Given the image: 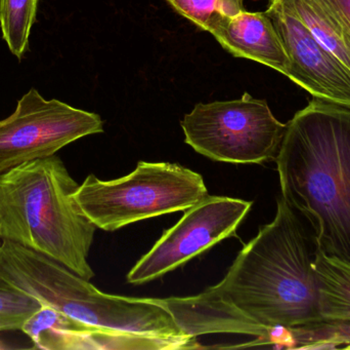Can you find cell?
<instances>
[{
  "label": "cell",
  "instance_id": "277c9868",
  "mask_svg": "<svg viewBox=\"0 0 350 350\" xmlns=\"http://www.w3.org/2000/svg\"><path fill=\"white\" fill-rule=\"evenodd\" d=\"M78 187L55 155L0 174V240L41 253L90 281L96 227L74 199Z\"/></svg>",
  "mask_w": 350,
  "mask_h": 350
},
{
  "label": "cell",
  "instance_id": "ac0fdd59",
  "mask_svg": "<svg viewBox=\"0 0 350 350\" xmlns=\"http://www.w3.org/2000/svg\"><path fill=\"white\" fill-rule=\"evenodd\" d=\"M350 34V0H323Z\"/></svg>",
  "mask_w": 350,
  "mask_h": 350
},
{
  "label": "cell",
  "instance_id": "2e32d148",
  "mask_svg": "<svg viewBox=\"0 0 350 350\" xmlns=\"http://www.w3.org/2000/svg\"><path fill=\"white\" fill-rule=\"evenodd\" d=\"M183 18L209 32L222 18L244 10L243 0H167Z\"/></svg>",
  "mask_w": 350,
  "mask_h": 350
},
{
  "label": "cell",
  "instance_id": "4fadbf2b",
  "mask_svg": "<svg viewBox=\"0 0 350 350\" xmlns=\"http://www.w3.org/2000/svg\"><path fill=\"white\" fill-rule=\"evenodd\" d=\"M350 72V34L323 0H282Z\"/></svg>",
  "mask_w": 350,
  "mask_h": 350
},
{
  "label": "cell",
  "instance_id": "9c48e42d",
  "mask_svg": "<svg viewBox=\"0 0 350 350\" xmlns=\"http://www.w3.org/2000/svg\"><path fill=\"white\" fill-rule=\"evenodd\" d=\"M271 18L289 59L287 77L314 98L350 108V72L282 0H269Z\"/></svg>",
  "mask_w": 350,
  "mask_h": 350
},
{
  "label": "cell",
  "instance_id": "e0dca14e",
  "mask_svg": "<svg viewBox=\"0 0 350 350\" xmlns=\"http://www.w3.org/2000/svg\"><path fill=\"white\" fill-rule=\"evenodd\" d=\"M40 306L35 298L0 277V332L21 330L24 323Z\"/></svg>",
  "mask_w": 350,
  "mask_h": 350
},
{
  "label": "cell",
  "instance_id": "8992f818",
  "mask_svg": "<svg viewBox=\"0 0 350 350\" xmlns=\"http://www.w3.org/2000/svg\"><path fill=\"white\" fill-rule=\"evenodd\" d=\"M196 152L228 164H261L275 160L286 131L265 100L248 92L238 100L200 103L180 123Z\"/></svg>",
  "mask_w": 350,
  "mask_h": 350
},
{
  "label": "cell",
  "instance_id": "7a4b0ae2",
  "mask_svg": "<svg viewBox=\"0 0 350 350\" xmlns=\"http://www.w3.org/2000/svg\"><path fill=\"white\" fill-rule=\"evenodd\" d=\"M275 160L282 197L312 225L314 247L350 261V108L310 101Z\"/></svg>",
  "mask_w": 350,
  "mask_h": 350
},
{
  "label": "cell",
  "instance_id": "8fae6325",
  "mask_svg": "<svg viewBox=\"0 0 350 350\" xmlns=\"http://www.w3.org/2000/svg\"><path fill=\"white\" fill-rule=\"evenodd\" d=\"M209 33L234 57L258 62L287 76L289 59L267 12L243 10L222 18Z\"/></svg>",
  "mask_w": 350,
  "mask_h": 350
},
{
  "label": "cell",
  "instance_id": "5bb4252c",
  "mask_svg": "<svg viewBox=\"0 0 350 350\" xmlns=\"http://www.w3.org/2000/svg\"><path fill=\"white\" fill-rule=\"evenodd\" d=\"M39 0H0V29L10 53L22 60L36 21Z\"/></svg>",
  "mask_w": 350,
  "mask_h": 350
},
{
  "label": "cell",
  "instance_id": "ba28073f",
  "mask_svg": "<svg viewBox=\"0 0 350 350\" xmlns=\"http://www.w3.org/2000/svg\"><path fill=\"white\" fill-rule=\"evenodd\" d=\"M252 207V201L208 195L183 212L153 248L127 275V283L139 286L160 279L236 234Z\"/></svg>",
  "mask_w": 350,
  "mask_h": 350
},
{
  "label": "cell",
  "instance_id": "5b68a950",
  "mask_svg": "<svg viewBox=\"0 0 350 350\" xmlns=\"http://www.w3.org/2000/svg\"><path fill=\"white\" fill-rule=\"evenodd\" d=\"M203 177L172 162H139L131 174L111 181L88 175L74 199L84 215L105 232L185 212L208 197Z\"/></svg>",
  "mask_w": 350,
  "mask_h": 350
},
{
  "label": "cell",
  "instance_id": "30bf717a",
  "mask_svg": "<svg viewBox=\"0 0 350 350\" xmlns=\"http://www.w3.org/2000/svg\"><path fill=\"white\" fill-rule=\"evenodd\" d=\"M21 331L35 347L46 350L148 349L151 342L90 326L47 305H41Z\"/></svg>",
  "mask_w": 350,
  "mask_h": 350
},
{
  "label": "cell",
  "instance_id": "7c38bea8",
  "mask_svg": "<svg viewBox=\"0 0 350 350\" xmlns=\"http://www.w3.org/2000/svg\"><path fill=\"white\" fill-rule=\"evenodd\" d=\"M323 321H350V261L314 249L312 262Z\"/></svg>",
  "mask_w": 350,
  "mask_h": 350
},
{
  "label": "cell",
  "instance_id": "9a60e30c",
  "mask_svg": "<svg viewBox=\"0 0 350 350\" xmlns=\"http://www.w3.org/2000/svg\"><path fill=\"white\" fill-rule=\"evenodd\" d=\"M277 345H289L298 349L339 347L349 345L350 349V321H321L308 326L283 330Z\"/></svg>",
  "mask_w": 350,
  "mask_h": 350
},
{
  "label": "cell",
  "instance_id": "3957f363",
  "mask_svg": "<svg viewBox=\"0 0 350 350\" xmlns=\"http://www.w3.org/2000/svg\"><path fill=\"white\" fill-rule=\"evenodd\" d=\"M0 277L12 287L90 326L157 343L161 349H201L161 299L110 295L53 259L10 240L0 242Z\"/></svg>",
  "mask_w": 350,
  "mask_h": 350
},
{
  "label": "cell",
  "instance_id": "6da1fadb",
  "mask_svg": "<svg viewBox=\"0 0 350 350\" xmlns=\"http://www.w3.org/2000/svg\"><path fill=\"white\" fill-rule=\"evenodd\" d=\"M314 253L297 212L281 197L273 221L259 228L220 283L196 296L161 301L191 338L247 335L256 338L251 345H269L277 331L323 321Z\"/></svg>",
  "mask_w": 350,
  "mask_h": 350
},
{
  "label": "cell",
  "instance_id": "52a82bcc",
  "mask_svg": "<svg viewBox=\"0 0 350 350\" xmlns=\"http://www.w3.org/2000/svg\"><path fill=\"white\" fill-rule=\"evenodd\" d=\"M104 132L100 115L46 100L31 88L16 110L0 121V174L59 150L86 136Z\"/></svg>",
  "mask_w": 350,
  "mask_h": 350
},
{
  "label": "cell",
  "instance_id": "d6986e66",
  "mask_svg": "<svg viewBox=\"0 0 350 350\" xmlns=\"http://www.w3.org/2000/svg\"><path fill=\"white\" fill-rule=\"evenodd\" d=\"M0 242H1V240H0Z\"/></svg>",
  "mask_w": 350,
  "mask_h": 350
}]
</instances>
